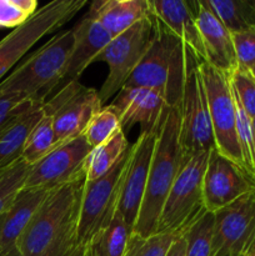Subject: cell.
<instances>
[{
  "mask_svg": "<svg viewBox=\"0 0 255 256\" xmlns=\"http://www.w3.org/2000/svg\"><path fill=\"white\" fill-rule=\"evenodd\" d=\"M252 136H254V144H255V116L252 119Z\"/></svg>",
  "mask_w": 255,
  "mask_h": 256,
  "instance_id": "obj_38",
  "label": "cell"
},
{
  "mask_svg": "<svg viewBox=\"0 0 255 256\" xmlns=\"http://www.w3.org/2000/svg\"><path fill=\"white\" fill-rule=\"evenodd\" d=\"M229 78L235 96L252 119L255 116V76L250 69L238 66Z\"/></svg>",
  "mask_w": 255,
  "mask_h": 256,
  "instance_id": "obj_32",
  "label": "cell"
},
{
  "mask_svg": "<svg viewBox=\"0 0 255 256\" xmlns=\"http://www.w3.org/2000/svg\"><path fill=\"white\" fill-rule=\"evenodd\" d=\"M150 4L154 16L179 38L200 62H206L198 26V0H150Z\"/></svg>",
  "mask_w": 255,
  "mask_h": 256,
  "instance_id": "obj_17",
  "label": "cell"
},
{
  "mask_svg": "<svg viewBox=\"0 0 255 256\" xmlns=\"http://www.w3.org/2000/svg\"><path fill=\"white\" fill-rule=\"evenodd\" d=\"M199 64L192 65L185 80L180 102V142L185 162L200 152L215 149L206 94Z\"/></svg>",
  "mask_w": 255,
  "mask_h": 256,
  "instance_id": "obj_10",
  "label": "cell"
},
{
  "mask_svg": "<svg viewBox=\"0 0 255 256\" xmlns=\"http://www.w3.org/2000/svg\"><path fill=\"white\" fill-rule=\"evenodd\" d=\"M2 256H22V252H20V250L18 249V246H14L12 249H10L9 252H5V254H2Z\"/></svg>",
  "mask_w": 255,
  "mask_h": 256,
  "instance_id": "obj_37",
  "label": "cell"
},
{
  "mask_svg": "<svg viewBox=\"0 0 255 256\" xmlns=\"http://www.w3.org/2000/svg\"><path fill=\"white\" fill-rule=\"evenodd\" d=\"M84 182L82 178L50 190L18 242L22 256H39L76 220Z\"/></svg>",
  "mask_w": 255,
  "mask_h": 256,
  "instance_id": "obj_4",
  "label": "cell"
},
{
  "mask_svg": "<svg viewBox=\"0 0 255 256\" xmlns=\"http://www.w3.org/2000/svg\"><path fill=\"white\" fill-rule=\"evenodd\" d=\"M92 150L84 135L60 145L30 166L24 189H54L82 179L85 178V162Z\"/></svg>",
  "mask_w": 255,
  "mask_h": 256,
  "instance_id": "obj_13",
  "label": "cell"
},
{
  "mask_svg": "<svg viewBox=\"0 0 255 256\" xmlns=\"http://www.w3.org/2000/svg\"><path fill=\"white\" fill-rule=\"evenodd\" d=\"M238 66L252 69L255 65V26L232 34Z\"/></svg>",
  "mask_w": 255,
  "mask_h": 256,
  "instance_id": "obj_34",
  "label": "cell"
},
{
  "mask_svg": "<svg viewBox=\"0 0 255 256\" xmlns=\"http://www.w3.org/2000/svg\"><path fill=\"white\" fill-rule=\"evenodd\" d=\"M38 10L36 0H0V28L16 29Z\"/></svg>",
  "mask_w": 255,
  "mask_h": 256,
  "instance_id": "obj_31",
  "label": "cell"
},
{
  "mask_svg": "<svg viewBox=\"0 0 255 256\" xmlns=\"http://www.w3.org/2000/svg\"><path fill=\"white\" fill-rule=\"evenodd\" d=\"M196 55L154 16V34L146 52L122 88H146L162 95L169 108H179Z\"/></svg>",
  "mask_w": 255,
  "mask_h": 256,
  "instance_id": "obj_1",
  "label": "cell"
},
{
  "mask_svg": "<svg viewBox=\"0 0 255 256\" xmlns=\"http://www.w3.org/2000/svg\"><path fill=\"white\" fill-rule=\"evenodd\" d=\"M102 108L96 90L79 82H69L52 100L45 102L44 110L52 119L56 148L84 134L90 120Z\"/></svg>",
  "mask_w": 255,
  "mask_h": 256,
  "instance_id": "obj_11",
  "label": "cell"
},
{
  "mask_svg": "<svg viewBox=\"0 0 255 256\" xmlns=\"http://www.w3.org/2000/svg\"><path fill=\"white\" fill-rule=\"evenodd\" d=\"M52 189H24L15 196L12 204L2 214H0V250L2 254L16 246L20 236L42 202Z\"/></svg>",
  "mask_w": 255,
  "mask_h": 256,
  "instance_id": "obj_20",
  "label": "cell"
},
{
  "mask_svg": "<svg viewBox=\"0 0 255 256\" xmlns=\"http://www.w3.org/2000/svg\"><path fill=\"white\" fill-rule=\"evenodd\" d=\"M198 26L204 45L206 62L230 75L238 68L232 32L198 0Z\"/></svg>",
  "mask_w": 255,
  "mask_h": 256,
  "instance_id": "obj_19",
  "label": "cell"
},
{
  "mask_svg": "<svg viewBox=\"0 0 255 256\" xmlns=\"http://www.w3.org/2000/svg\"><path fill=\"white\" fill-rule=\"evenodd\" d=\"M185 256H212L214 214L205 210L184 232Z\"/></svg>",
  "mask_w": 255,
  "mask_h": 256,
  "instance_id": "obj_27",
  "label": "cell"
},
{
  "mask_svg": "<svg viewBox=\"0 0 255 256\" xmlns=\"http://www.w3.org/2000/svg\"><path fill=\"white\" fill-rule=\"evenodd\" d=\"M132 232V226L128 225L116 212L110 224L88 242L84 256H124Z\"/></svg>",
  "mask_w": 255,
  "mask_h": 256,
  "instance_id": "obj_23",
  "label": "cell"
},
{
  "mask_svg": "<svg viewBox=\"0 0 255 256\" xmlns=\"http://www.w3.org/2000/svg\"><path fill=\"white\" fill-rule=\"evenodd\" d=\"M208 158L209 152H200L184 162L162 205L156 234H182L205 212L202 182Z\"/></svg>",
  "mask_w": 255,
  "mask_h": 256,
  "instance_id": "obj_5",
  "label": "cell"
},
{
  "mask_svg": "<svg viewBox=\"0 0 255 256\" xmlns=\"http://www.w3.org/2000/svg\"><path fill=\"white\" fill-rule=\"evenodd\" d=\"M218 252L255 255V192L214 212L212 256Z\"/></svg>",
  "mask_w": 255,
  "mask_h": 256,
  "instance_id": "obj_12",
  "label": "cell"
},
{
  "mask_svg": "<svg viewBox=\"0 0 255 256\" xmlns=\"http://www.w3.org/2000/svg\"><path fill=\"white\" fill-rule=\"evenodd\" d=\"M86 2V0H54L48 2L38 9L25 24L0 40V82L42 38L66 24Z\"/></svg>",
  "mask_w": 255,
  "mask_h": 256,
  "instance_id": "obj_7",
  "label": "cell"
},
{
  "mask_svg": "<svg viewBox=\"0 0 255 256\" xmlns=\"http://www.w3.org/2000/svg\"><path fill=\"white\" fill-rule=\"evenodd\" d=\"M109 106L119 118L122 132L139 124L140 134L156 132L169 108L162 94L146 88H122Z\"/></svg>",
  "mask_w": 255,
  "mask_h": 256,
  "instance_id": "obj_16",
  "label": "cell"
},
{
  "mask_svg": "<svg viewBox=\"0 0 255 256\" xmlns=\"http://www.w3.org/2000/svg\"><path fill=\"white\" fill-rule=\"evenodd\" d=\"M120 129L122 126H120L119 118L108 105L102 108V110L94 115L82 135L86 139L88 144L94 149L109 140Z\"/></svg>",
  "mask_w": 255,
  "mask_h": 256,
  "instance_id": "obj_29",
  "label": "cell"
},
{
  "mask_svg": "<svg viewBox=\"0 0 255 256\" xmlns=\"http://www.w3.org/2000/svg\"><path fill=\"white\" fill-rule=\"evenodd\" d=\"M35 102L40 100L22 95H0V129Z\"/></svg>",
  "mask_w": 255,
  "mask_h": 256,
  "instance_id": "obj_35",
  "label": "cell"
},
{
  "mask_svg": "<svg viewBox=\"0 0 255 256\" xmlns=\"http://www.w3.org/2000/svg\"><path fill=\"white\" fill-rule=\"evenodd\" d=\"M76 220L68 225L39 256H84L85 249L78 242Z\"/></svg>",
  "mask_w": 255,
  "mask_h": 256,
  "instance_id": "obj_33",
  "label": "cell"
},
{
  "mask_svg": "<svg viewBox=\"0 0 255 256\" xmlns=\"http://www.w3.org/2000/svg\"><path fill=\"white\" fill-rule=\"evenodd\" d=\"M166 256H185V240L182 235H180L172 245L170 246Z\"/></svg>",
  "mask_w": 255,
  "mask_h": 256,
  "instance_id": "obj_36",
  "label": "cell"
},
{
  "mask_svg": "<svg viewBox=\"0 0 255 256\" xmlns=\"http://www.w3.org/2000/svg\"><path fill=\"white\" fill-rule=\"evenodd\" d=\"M154 34V14L140 20L122 34L112 38L94 62H102L109 66V74L98 92L102 102L120 92L126 80L146 52Z\"/></svg>",
  "mask_w": 255,
  "mask_h": 256,
  "instance_id": "obj_9",
  "label": "cell"
},
{
  "mask_svg": "<svg viewBox=\"0 0 255 256\" xmlns=\"http://www.w3.org/2000/svg\"><path fill=\"white\" fill-rule=\"evenodd\" d=\"M199 72L206 94L215 149L246 172L238 140L236 105L229 75L206 62H200Z\"/></svg>",
  "mask_w": 255,
  "mask_h": 256,
  "instance_id": "obj_6",
  "label": "cell"
},
{
  "mask_svg": "<svg viewBox=\"0 0 255 256\" xmlns=\"http://www.w3.org/2000/svg\"><path fill=\"white\" fill-rule=\"evenodd\" d=\"M202 192L205 210L214 214L239 198L255 192V179L242 166L212 149L208 158Z\"/></svg>",
  "mask_w": 255,
  "mask_h": 256,
  "instance_id": "obj_14",
  "label": "cell"
},
{
  "mask_svg": "<svg viewBox=\"0 0 255 256\" xmlns=\"http://www.w3.org/2000/svg\"><path fill=\"white\" fill-rule=\"evenodd\" d=\"M74 45V30L55 35L0 82V95H22L45 102L59 86Z\"/></svg>",
  "mask_w": 255,
  "mask_h": 256,
  "instance_id": "obj_3",
  "label": "cell"
},
{
  "mask_svg": "<svg viewBox=\"0 0 255 256\" xmlns=\"http://www.w3.org/2000/svg\"><path fill=\"white\" fill-rule=\"evenodd\" d=\"M250 72H252V75H254V76H255V65H254V66L252 68V69H250Z\"/></svg>",
  "mask_w": 255,
  "mask_h": 256,
  "instance_id": "obj_40",
  "label": "cell"
},
{
  "mask_svg": "<svg viewBox=\"0 0 255 256\" xmlns=\"http://www.w3.org/2000/svg\"><path fill=\"white\" fill-rule=\"evenodd\" d=\"M158 130L150 134H139L136 142L130 146L129 160L120 189L118 212L128 225L132 226V229L144 200L148 175L156 144Z\"/></svg>",
  "mask_w": 255,
  "mask_h": 256,
  "instance_id": "obj_15",
  "label": "cell"
},
{
  "mask_svg": "<svg viewBox=\"0 0 255 256\" xmlns=\"http://www.w3.org/2000/svg\"><path fill=\"white\" fill-rule=\"evenodd\" d=\"M72 30L74 45L58 90L62 89L69 82H78L84 70L94 62L98 55L112 39L102 25L88 12L72 28Z\"/></svg>",
  "mask_w": 255,
  "mask_h": 256,
  "instance_id": "obj_18",
  "label": "cell"
},
{
  "mask_svg": "<svg viewBox=\"0 0 255 256\" xmlns=\"http://www.w3.org/2000/svg\"><path fill=\"white\" fill-rule=\"evenodd\" d=\"M88 14L115 38L129 28L152 15L150 0H96L90 4Z\"/></svg>",
  "mask_w": 255,
  "mask_h": 256,
  "instance_id": "obj_21",
  "label": "cell"
},
{
  "mask_svg": "<svg viewBox=\"0 0 255 256\" xmlns=\"http://www.w3.org/2000/svg\"><path fill=\"white\" fill-rule=\"evenodd\" d=\"M214 256H240V255H234V254H228V252H218Z\"/></svg>",
  "mask_w": 255,
  "mask_h": 256,
  "instance_id": "obj_39",
  "label": "cell"
},
{
  "mask_svg": "<svg viewBox=\"0 0 255 256\" xmlns=\"http://www.w3.org/2000/svg\"><path fill=\"white\" fill-rule=\"evenodd\" d=\"M130 145L128 142L125 132L118 130L109 140L94 148L88 155L85 162V180L92 182L104 176L122 159Z\"/></svg>",
  "mask_w": 255,
  "mask_h": 256,
  "instance_id": "obj_24",
  "label": "cell"
},
{
  "mask_svg": "<svg viewBox=\"0 0 255 256\" xmlns=\"http://www.w3.org/2000/svg\"><path fill=\"white\" fill-rule=\"evenodd\" d=\"M55 148H56V140H55L52 119L44 110L42 120L35 125L28 138L22 159L32 166L46 156Z\"/></svg>",
  "mask_w": 255,
  "mask_h": 256,
  "instance_id": "obj_26",
  "label": "cell"
},
{
  "mask_svg": "<svg viewBox=\"0 0 255 256\" xmlns=\"http://www.w3.org/2000/svg\"><path fill=\"white\" fill-rule=\"evenodd\" d=\"M180 235L159 232L149 238H142L132 232L124 256H166L172 242Z\"/></svg>",
  "mask_w": 255,
  "mask_h": 256,
  "instance_id": "obj_28",
  "label": "cell"
},
{
  "mask_svg": "<svg viewBox=\"0 0 255 256\" xmlns=\"http://www.w3.org/2000/svg\"><path fill=\"white\" fill-rule=\"evenodd\" d=\"M184 162L180 142L179 108H168L158 130L146 190L134 225L135 234L142 238L156 234L162 205Z\"/></svg>",
  "mask_w": 255,
  "mask_h": 256,
  "instance_id": "obj_2",
  "label": "cell"
},
{
  "mask_svg": "<svg viewBox=\"0 0 255 256\" xmlns=\"http://www.w3.org/2000/svg\"><path fill=\"white\" fill-rule=\"evenodd\" d=\"M232 34L255 26V0H200Z\"/></svg>",
  "mask_w": 255,
  "mask_h": 256,
  "instance_id": "obj_25",
  "label": "cell"
},
{
  "mask_svg": "<svg viewBox=\"0 0 255 256\" xmlns=\"http://www.w3.org/2000/svg\"><path fill=\"white\" fill-rule=\"evenodd\" d=\"M44 115V102H35L0 129V172L22 160L30 132Z\"/></svg>",
  "mask_w": 255,
  "mask_h": 256,
  "instance_id": "obj_22",
  "label": "cell"
},
{
  "mask_svg": "<svg viewBox=\"0 0 255 256\" xmlns=\"http://www.w3.org/2000/svg\"><path fill=\"white\" fill-rule=\"evenodd\" d=\"M254 256H255V255H254Z\"/></svg>",
  "mask_w": 255,
  "mask_h": 256,
  "instance_id": "obj_42",
  "label": "cell"
},
{
  "mask_svg": "<svg viewBox=\"0 0 255 256\" xmlns=\"http://www.w3.org/2000/svg\"><path fill=\"white\" fill-rule=\"evenodd\" d=\"M2 250H0V256H2Z\"/></svg>",
  "mask_w": 255,
  "mask_h": 256,
  "instance_id": "obj_41",
  "label": "cell"
},
{
  "mask_svg": "<svg viewBox=\"0 0 255 256\" xmlns=\"http://www.w3.org/2000/svg\"><path fill=\"white\" fill-rule=\"evenodd\" d=\"M29 170L30 165L22 159L0 172V214L8 209L15 196L24 188Z\"/></svg>",
  "mask_w": 255,
  "mask_h": 256,
  "instance_id": "obj_30",
  "label": "cell"
},
{
  "mask_svg": "<svg viewBox=\"0 0 255 256\" xmlns=\"http://www.w3.org/2000/svg\"><path fill=\"white\" fill-rule=\"evenodd\" d=\"M129 155L130 149L104 176L92 182L85 180L76 220L78 242L84 249L92 238L108 226L116 214Z\"/></svg>",
  "mask_w": 255,
  "mask_h": 256,
  "instance_id": "obj_8",
  "label": "cell"
}]
</instances>
